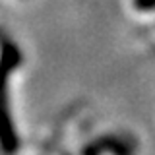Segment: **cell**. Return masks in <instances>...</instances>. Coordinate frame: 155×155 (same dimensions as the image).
Here are the masks:
<instances>
[{
  "label": "cell",
  "mask_w": 155,
  "mask_h": 155,
  "mask_svg": "<svg viewBox=\"0 0 155 155\" xmlns=\"http://www.w3.org/2000/svg\"><path fill=\"white\" fill-rule=\"evenodd\" d=\"M0 149L6 155L18 151V132L12 120L6 93H0Z\"/></svg>",
  "instance_id": "obj_3"
},
{
  "label": "cell",
  "mask_w": 155,
  "mask_h": 155,
  "mask_svg": "<svg viewBox=\"0 0 155 155\" xmlns=\"http://www.w3.org/2000/svg\"><path fill=\"white\" fill-rule=\"evenodd\" d=\"M21 64V54L12 41L0 33V93H6L10 76Z\"/></svg>",
  "instance_id": "obj_2"
},
{
  "label": "cell",
  "mask_w": 155,
  "mask_h": 155,
  "mask_svg": "<svg viewBox=\"0 0 155 155\" xmlns=\"http://www.w3.org/2000/svg\"><path fill=\"white\" fill-rule=\"evenodd\" d=\"M136 143L126 136H103L84 145L80 155H134Z\"/></svg>",
  "instance_id": "obj_1"
}]
</instances>
